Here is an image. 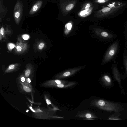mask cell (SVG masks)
Listing matches in <instances>:
<instances>
[{
  "label": "cell",
  "instance_id": "obj_1",
  "mask_svg": "<svg viewBox=\"0 0 127 127\" xmlns=\"http://www.w3.org/2000/svg\"><path fill=\"white\" fill-rule=\"evenodd\" d=\"M126 3L120 2H114L110 3L101 9L95 12L94 16L98 18L105 17L111 15L122 9Z\"/></svg>",
  "mask_w": 127,
  "mask_h": 127
},
{
  "label": "cell",
  "instance_id": "obj_2",
  "mask_svg": "<svg viewBox=\"0 0 127 127\" xmlns=\"http://www.w3.org/2000/svg\"><path fill=\"white\" fill-rule=\"evenodd\" d=\"M96 105L101 109L110 112H118L123 109L119 104L102 100L97 101Z\"/></svg>",
  "mask_w": 127,
  "mask_h": 127
},
{
  "label": "cell",
  "instance_id": "obj_3",
  "mask_svg": "<svg viewBox=\"0 0 127 127\" xmlns=\"http://www.w3.org/2000/svg\"><path fill=\"white\" fill-rule=\"evenodd\" d=\"M77 2V0H67L60 4L62 15H67L74 8Z\"/></svg>",
  "mask_w": 127,
  "mask_h": 127
},
{
  "label": "cell",
  "instance_id": "obj_4",
  "mask_svg": "<svg viewBox=\"0 0 127 127\" xmlns=\"http://www.w3.org/2000/svg\"><path fill=\"white\" fill-rule=\"evenodd\" d=\"M118 44L116 41L109 47L104 56L103 63H106L110 61L115 56L117 51Z\"/></svg>",
  "mask_w": 127,
  "mask_h": 127
},
{
  "label": "cell",
  "instance_id": "obj_5",
  "mask_svg": "<svg viewBox=\"0 0 127 127\" xmlns=\"http://www.w3.org/2000/svg\"><path fill=\"white\" fill-rule=\"evenodd\" d=\"M23 5L22 2L18 0L14 9L13 16L16 21L18 23L22 17Z\"/></svg>",
  "mask_w": 127,
  "mask_h": 127
},
{
  "label": "cell",
  "instance_id": "obj_6",
  "mask_svg": "<svg viewBox=\"0 0 127 127\" xmlns=\"http://www.w3.org/2000/svg\"><path fill=\"white\" fill-rule=\"evenodd\" d=\"M82 67H78L73 69H72L62 73L59 75V78H64L71 76L79 70H81Z\"/></svg>",
  "mask_w": 127,
  "mask_h": 127
},
{
  "label": "cell",
  "instance_id": "obj_7",
  "mask_svg": "<svg viewBox=\"0 0 127 127\" xmlns=\"http://www.w3.org/2000/svg\"><path fill=\"white\" fill-rule=\"evenodd\" d=\"M95 32L98 35L106 39H110L113 37V35L99 28L95 29Z\"/></svg>",
  "mask_w": 127,
  "mask_h": 127
},
{
  "label": "cell",
  "instance_id": "obj_8",
  "mask_svg": "<svg viewBox=\"0 0 127 127\" xmlns=\"http://www.w3.org/2000/svg\"><path fill=\"white\" fill-rule=\"evenodd\" d=\"M41 0L37 1L32 7L29 12V14L32 15L37 12L40 9L42 4Z\"/></svg>",
  "mask_w": 127,
  "mask_h": 127
},
{
  "label": "cell",
  "instance_id": "obj_9",
  "mask_svg": "<svg viewBox=\"0 0 127 127\" xmlns=\"http://www.w3.org/2000/svg\"><path fill=\"white\" fill-rule=\"evenodd\" d=\"M93 7H92L88 11L81 10L78 14L79 16L81 17H85L90 15L93 10Z\"/></svg>",
  "mask_w": 127,
  "mask_h": 127
},
{
  "label": "cell",
  "instance_id": "obj_10",
  "mask_svg": "<svg viewBox=\"0 0 127 127\" xmlns=\"http://www.w3.org/2000/svg\"><path fill=\"white\" fill-rule=\"evenodd\" d=\"M112 70L114 78L119 84H121V77L117 68L116 66H114Z\"/></svg>",
  "mask_w": 127,
  "mask_h": 127
},
{
  "label": "cell",
  "instance_id": "obj_11",
  "mask_svg": "<svg viewBox=\"0 0 127 127\" xmlns=\"http://www.w3.org/2000/svg\"><path fill=\"white\" fill-rule=\"evenodd\" d=\"M102 80L105 85L109 86L111 85V80L108 76L106 75H104L102 78Z\"/></svg>",
  "mask_w": 127,
  "mask_h": 127
},
{
  "label": "cell",
  "instance_id": "obj_12",
  "mask_svg": "<svg viewBox=\"0 0 127 127\" xmlns=\"http://www.w3.org/2000/svg\"><path fill=\"white\" fill-rule=\"evenodd\" d=\"M92 6L93 4L91 2H85L83 5L81 10L88 11Z\"/></svg>",
  "mask_w": 127,
  "mask_h": 127
},
{
  "label": "cell",
  "instance_id": "obj_13",
  "mask_svg": "<svg viewBox=\"0 0 127 127\" xmlns=\"http://www.w3.org/2000/svg\"><path fill=\"white\" fill-rule=\"evenodd\" d=\"M72 27V22L70 21L66 23L65 26V33L66 34L68 33V32L70 30Z\"/></svg>",
  "mask_w": 127,
  "mask_h": 127
},
{
  "label": "cell",
  "instance_id": "obj_14",
  "mask_svg": "<svg viewBox=\"0 0 127 127\" xmlns=\"http://www.w3.org/2000/svg\"><path fill=\"white\" fill-rule=\"evenodd\" d=\"M110 0H96L94 1V2L99 4H104L109 2Z\"/></svg>",
  "mask_w": 127,
  "mask_h": 127
},
{
  "label": "cell",
  "instance_id": "obj_15",
  "mask_svg": "<svg viewBox=\"0 0 127 127\" xmlns=\"http://www.w3.org/2000/svg\"><path fill=\"white\" fill-rule=\"evenodd\" d=\"M124 65L127 75V56L125 55L124 57Z\"/></svg>",
  "mask_w": 127,
  "mask_h": 127
},
{
  "label": "cell",
  "instance_id": "obj_16",
  "mask_svg": "<svg viewBox=\"0 0 127 127\" xmlns=\"http://www.w3.org/2000/svg\"><path fill=\"white\" fill-rule=\"evenodd\" d=\"M23 88L25 91L27 92H29L31 91V89L25 86H23Z\"/></svg>",
  "mask_w": 127,
  "mask_h": 127
},
{
  "label": "cell",
  "instance_id": "obj_17",
  "mask_svg": "<svg viewBox=\"0 0 127 127\" xmlns=\"http://www.w3.org/2000/svg\"><path fill=\"white\" fill-rule=\"evenodd\" d=\"M30 73V71L29 70H26L25 72V75L26 77H28Z\"/></svg>",
  "mask_w": 127,
  "mask_h": 127
},
{
  "label": "cell",
  "instance_id": "obj_18",
  "mask_svg": "<svg viewBox=\"0 0 127 127\" xmlns=\"http://www.w3.org/2000/svg\"><path fill=\"white\" fill-rule=\"evenodd\" d=\"M85 117L88 118H92L94 117L92 116V115L91 114L89 113H88L86 114L85 115Z\"/></svg>",
  "mask_w": 127,
  "mask_h": 127
},
{
  "label": "cell",
  "instance_id": "obj_19",
  "mask_svg": "<svg viewBox=\"0 0 127 127\" xmlns=\"http://www.w3.org/2000/svg\"><path fill=\"white\" fill-rule=\"evenodd\" d=\"M23 38L25 40H28L29 38V36L26 34L23 35L22 36Z\"/></svg>",
  "mask_w": 127,
  "mask_h": 127
},
{
  "label": "cell",
  "instance_id": "obj_20",
  "mask_svg": "<svg viewBox=\"0 0 127 127\" xmlns=\"http://www.w3.org/2000/svg\"><path fill=\"white\" fill-rule=\"evenodd\" d=\"M44 46V44L43 43H40L39 46V48L40 49H42Z\"/></svg>",
  "mask_w": 127,
  "mask_h": 127
},
{
  "label": "cell",
  "instance_id": "obj_21",
  "mask_svg": "<svg viewBox=\"0 0 127 127\" xmlns=\"http://www.w3.org/2000/svg\"><path fill=\"white\" fill-rule=\"evenodd\" d=\"M4 32V29L2 27L1 28L0 30V33L2 35H3Z\"/></svg>",
  "mask_w": 127,
  "mask_h": 127
},
{
  "label": "cell",
  "instance_id": "obj_22",
  "mask_svg": "<svg viewBox=\"0 0 127 127\" xmlns=\"http://www.w3.org/2000/svg\"><path fill=\"white\" fill-rule=\"evenodd\" d=\"M14 67L15 65H14L12 64L9 66L8 69L9 70L13 69L14 68Z\"/></svg>",
  "mask_w": 127,
  "mask_h": 127
},
{
  "label": "cell",
  "instance_id": "obj_23",
  "mask_svg": "<svg viewBox=\"0 0 127 127\" xmlns=\"http://www.w3.org/2000/svg\"><path fill=\"white\" fill-rule=\"evenodd\" d=\"M16 49L18 51H20L21 50L22 48L20 46H17Z\"/></svg>",
  "mask_w": 127,
  "mask_h": 127
},
{
  "label": "cell",
  "instance_id": "obj_24",
  "mask_svg": "<svg viewBox=\"0 0 127 127\" xmlns=\"http://www.w3.org/2000/svg\"><path fill=\"white\" fill-rule=\"evenodd\" d=\"M46 102L48 105H50L51 104L50 101L48 99H47L46 100Z\"/></svg>",
  "mask_w": 127,
  "mask_h": 127
},
{
  "label": "cell",
  "instance_id": "obj_25",
  "mask_svg": "<svg viewBox=\"0 0 127 127\" xmlns=\"http://www.w3.org/2000/svg\"><path fill=\"white\" fill-rule=\"evenodd\" d=\"M9 46L11 48H13L14 47V46L13 44H11Z\"/></svg>",
  "mask_w": 127,
  "mask_h": 127
},
{
  "label": "cell",
  "instance_id": "obj_26",
  "mask_svg": "<svg viewBox=\"0 0 127 127\" xmlns=\"http://www.w3.org/2000/svg\"><path fill=\"white\" fill-rule=\"evenodd\" d=\"M21 80L22 82H24L25 81V79L23 77H22L21 78Z\"/></svg>",
  "mask_w": 127,
  "mask_h": 127
},
{
  "label": "cell",
  "instance_id": "obj_27",
  "mask_svg": "<svg viewBox=\"0 0 127 127\" xmlns=\"http://www.w3.org/2000/svg\"><path fill=\"white\" fill-rule=\"evenodd\" d=\"M29 108L32 111L34 112H35V111L32 109V107H30Z\"/></svg>",
  "mask_w": 127,
  "mask_h": 127
},
{
  "label": "cell",
  "instance_id": "obj_28",
  "mask_svg": "<svg viewBox=\"0 0 127 127\" xmlns=\"http://www.w3.org/2000/svg\"><path fill=\"white\" fill-rule=\"evenodd\" d=\"M27 80L30 83L31 82L30 79L29 78H28Z\"/></svg>",
  "mask_w": 127,
  "mask_h": 127
},
{
  "label": "cell",
  "instance_id": "obj_29",
  "mask_svg": "<svg viewBox=\"0 0 127 127\" xmlns=\"http://www.w3.org/2000/svg\"><path fill=\"white\" fill-rule=\"evenodd\" d=\"M28 111H29V110H27V111H26L27 112H28Z\"/></svg>",
  "mask_w": 127,
  "mask_h": 127
}]
</instances>
